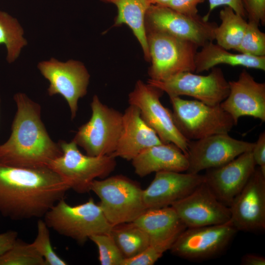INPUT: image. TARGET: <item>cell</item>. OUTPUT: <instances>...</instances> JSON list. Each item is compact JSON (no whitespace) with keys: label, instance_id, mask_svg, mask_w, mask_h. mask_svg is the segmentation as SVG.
<instances>
[{"label":"cell","instance_id":"6da1fadb","mask_svg":"<svg viewBox=\"0 0 265 265\" xmlns=\"http://www.w3.org/2000/svg\"><path fill=\"white\" fill-rule=\"evenodd\" d=\"M70 189L48 166L26 168L0 163V214L13 220L44 217Z\"/></svg>","mask_w":265,"mask_h":265},{"label":"cell","instance_id":"7a4b0ae2","mask_svg":"<svg viewBox=\"0 0 265 265\" xmlns=\"http://www.w3.org/2000/svg\"><path fill=\"white\" fill-rule=\"evenodd\" d=\"M17 111L8 140L0 145V163L11 166H48L62 154L49 136L41 118V106L23 93L13 97Z\"/></svg>","mask_w":265,"mask_h":265},{"label":"cell","instance_id":"3957f363","mask_svg":"<svg viewBox=\"0 0 265 265\" xmlns=\"http://www.w3.org/2000/svg\"><path fill=\"white\" fill-rule=\"evenodd\" d=\"M44 218L49 228L80 244L92 236L109 234L113 227L99 204L92 198L76 206L70 205L63 198L46 212Z\"/></svg>","mask_w":265,"mask_h":265},{"label":"cell","instance_id":"277c9868","mask_svg":"<svg viewBox=\"0 0 265 265\" xmlns=\"http://www.w3.org/2000/svg\"><path fill=\"white\" fill-rule=\"evenodd\" d=\"M90 189L99 198V204L113 226L133 222L147 210L143 200V189L124 176L94 180Z\"/></svg>","mask_w":265,"mask_h":265},{"label":"cell","instance_id":"5b68a950","mask_svg":"<svg viewBox=\"0 0 265 265\" xmlns=\"http://www.w3.org/2000/svg\"><path fill=\"white\" fill-rule=\"evenodd\" d=\"M174 121L188 141L219 133H228L235 124L219 105L210 106L198 100L170 97Z\"/></svg>","mask_w":265,"mask_h":265},{"label":"cell","instance_id":"8992f818","mask_svg":"<svg viewBox=\"0 0 265 265\" xmlns=\"http://www.w3.org/2000/svg\"><path fill=\"white\" fill-rule=\"evenodd\" d=\"M58 143L62 154L52 161L49 167L77 193L89 192L94 180L105 178L116 167V158L111 155L93 157L83 155L73 140L70 142L60 140Z\"/></svg>","mask_w":265,"mask_h":265},{"label":"cell","instance_id":"52a82bcc","mask_svg":"<svg viewBox=\"0 0 265 265\" xmlns=\"http://www.w3.org/2000/svg\"><path fill=\"white\" fill-rule=\"evenodd\" d=\"M90 106V120L79 128L72 140L87 155H111L121 132L123 113L104 104L96 95L93 97Z\"/></svg>","mask_w":265,"mask_h":265},{"label":"cell","instance_id":"ba28073f","mask_svg":"<svg viewBox=\"0 0 265 265\" xmlns=\"http://www.w3.org/2000/svg\"><path fill=\"white\" fill-rule=\"evenodd\" d=\"M151 65L150 79L163 80L184 72H195V56L199 47L194 43L166 33L147 32Z\"/></svg>","mask_w":265,"mask_h":265},{"label":"cell","instance_id":"9c48e42d","mask_svg":"<svg viewBox=\"0 0 265 265\" xmlns=\"http://www.w3.org/2000/svg\"><path fill=\"white\" fill-rule=\"evenodd\" d=\"M198 14L188 16L171 8L152 4L145 18L146 32H159L190 41L199 47L214 40V29L217 26Z\"/></svg>","mask_w":265,"mask_h":265},{"label":"cell","instance_id":"30bf717a","mask_svg":"<svg viewBox=\"0 0 265 265\" xmlns=\"http://www.w3.org/2000/svg\"><path fill=\"white\" fill-rule=\"evenodd\" d=\"M163 93L160 89L139 80L129 94L128 102L138 108L143 121L163 143H173L186 154L189 141L177 128L172 112L161 103Z\"/></svg>","mask_w":265,"mask_h":265},{"label":"cell","instance_id":"8fae6325","mask_svg":"<svg viewBox=\"0 0 265 265\" xmlns=\"http://www.w3.org/2000/svg\"><path fill=\"white\" fill-rule=\"evenodd\" d=\"M184 72L163 80L149 79L148 84L156 87L170 97L186 95L210 106L219 105L228 96L229 81L219 68L213 67L207 75Z\"/></svg>","mask_w":265,"mask_h":265},{"label":"cell","instance_id":"7c38bea8","mask_svg":"<svg viewBox=\"0 0 265 265\" xmlns=\"http://www.w3.org/2000/svg\"><path fill=\"white\" fill-rule=\"evenodd\" d=\"M237 232L230 221L186 228L179 235L170 250L173 255L188 261L208 260L222 253Z\"/></svg>","mask_w":265,"mask_h":265},{"label":"cell","instance_id":"4fadbf2b","mask_svg":"<svg viewBox=\"0 0 265 265\" xmlns=\"http://www.w3.org/2000/svg\"><path fill=\"white\" fill-rule=\"evenodd\" d=\"M37 67L50 83L48 93L50 96L61 95L66 101L74 119L78 109V101L87 93L90 75L80 61L69 60L61 62L51 58L40 62Z\"/></svg>","mask_w":265,"mask_h":265},{"label":"cell","instance_id":"5bb4252c","mask_svg":"<svg viewBox=\"0 0 265 265\" xmlns=\"http://www.w3.org/2000/svg\"><path fill=\"white\" fill-rule=\"evenodd\" d=\"M254 143L235 139L228 133H219L188 141L186 156L187 173L200 171L221 166L241 154L252 150Z\"/></svg>","mask_w":265,"mask_h":265},{"label":"cell","instance_id":"9a60e30c","mask_svg":"<svg viewBox=\"0 0 265 265\" xmlns=\"http://www.w3.org/2000/svg\"><path fill=\"white\" fill-rule=\"evenodd\" d=\"M230 222L238 231L256 232L265 229V174L260 167L229 207Z\"/></svg>","mask_w":265,"mask_h":265},{"label":"cell","instance_id":"2e32d148","mask_svg":"<svg viewBox=\"0 0 265 265\" xmlns=\"http://www.w3.org/2000/svg\"><path fill=\"white\" fill-rule=\"evenodd\" d=\"M171 206L186 228L222 224L231 219L229 207L217 198L204 182Z\"/></svg>","mask_w":265,"mask_h":265},{"label":"cell","instance_id":"e0dca14e","mask_svg":"<svg viewBox=\"0 0 265 265\" xmlns=\"http://www.w3.org/2000/svg\"><path fill=\"white\" fill-rule=\"evenodd\" d=\"M252 151L218 167L206 170L204 182L217 198L229 207L256 169Z\"/></svg>","mask_w":265,"mask_h":265},{"label":"cell","instance_id":"ac0fdd59","mask_svg":"<svg viewBox=\"0 0 265 265\" xmlns=\"http://www.w3.org/2000/svg\"><path fill=\"white\" fill-rule=\"evenodd\" d=\"M230 91L220 104L237 125L239 118L248 116L265 121V83L259 82L245 70L237 80L229 81Z\"/></svg>","mask_w":265,"mask_h":265},{"label":"cell","instance_id":"d6986e66","mask_svg":"<svg viewBox=\"0 0 265 265\" xmlns=\"http://www.w3.org/2000/svg\"><path fill=\"white\" fill-rule=\"evenodd\" d=\"M204 182L203 175L174 171H161L145 189L143 200L147 209L171 206Z\"/></svg>","mask_w":265,"mask_h":265},{"label":"cell","instance_id":"ffe728a7","mask_svg":"<svg viewBox=\"0 0 265 265\" xmlns=\"http://www.w3.org/2000/svg\"><path fill=\"white\" fill-rule=\"evenodd\" d=\"M162 143L155 131L143 121L138 108L130 105L123 113L121 132L111 156L132 160L143 151Z\"/></svg>","mask_w":265,"mask_h":265},{"label":"cell","instance_id":"44dd1931","mask_svg":"<svg viewBox=\"0 0 265 265\" xmlns=\"http://www.w3.org/2000/svg\"><path fill=\"white\" fill-rule=\"evenodd\" d=\"M133 222L148 235L150 245L166 250L186 228L171 206L147 209Z\"/></svg>","mask_w":265,"mask_h":265},{"label":"cell","instance_id":"7402d4cb","mask_svg":"<svg viewBox=\"0 0 265 265\" xmlns=\"http://www.w3.org/2000/svg\"><path fill=\"white\" fill-rule=\"evenodd\" d=\"M132 162L135 174L140 177L161 171L186 172L188 166L186 155L172 143L152 146L139 153Z\"/></svg>","mask_w":265,"mask_h":265},{"label":"cell","instance_id":"603a6c76","mask_svg":"<svg viewBox=\"0 0 265 265\" xmlns=\"http://www.w3.org/2000/svg\"><path fill=\"white\" fill-rule=\"evenodd\" d=\"M201 48L195 56V72L196 73L208 71L221 64L265 71V56L233 53L212 41L207 43Z\"/></svg>","mask_w":265,"mask_h":265},{"label":"cell","instance_id":"cb8c5ba5","mask_svg":"<svg viewBox=\"0 0 265 265\" xmlns=\"http://www.w3.org/2000/svg\"><path fill=\"white\" fill-rule=\"evenodd\" d=\"M114 4L118 12L114 26L127 25L132 30L142 49L145 59L150 61L145 26L146 12L151 4V0H101Z\"/></svg>","mask_w":265,"mask_h":265},{"label":"cell","instance_id":"d4e9b609","mask_svg":"<svg viewBox=\"0 0 265 265\" xmlns=\"http://www.w3.org/2000/svg\"><path fill=\"white\" fill-rule=\"evenodd\" d=\"M219 18L221 23L214 29V40L227 50H236L243 37L247 22L228 6L220 10Z\"/></svg>","mask_w":265,"mask_h":265},{"label":"cell","instance_id":"484cf974","mask_svg":"<svg viewBox=\"0 0 265 265\" xmlns=\"http://www.w3.org/2000/svg\"><path fill=\"white\" fill-rule=\"evenodd\" d=\"M110 235L125 259L136 256L150 245L148 235L133 222L113 226Z\"/></svg>","mask_w":265,"mask_h":265},{"label":"cell","instance_id":"4316f807","mask_svg":"<svg viewBox=\"0 0 265 265\" xmlns=\"http://www.w3.org/2000/svg\"><path fill=\"white\" fill-rule=\"evenodd\" d=\"M7 50L6 60L11 63L19 57L22 49L27 45L23 29L15 18L0 10V44Z\"/></svg>","mask_w":265,"mask_h":265},{"label":"cell","instance_id":"83f0119b","mask_svg":"<svg viewBox=\"0 0 265 265\" xmlns=\"http://www.w3.org/2000/svg\"><path fill=\"white\" fill-rule=\"evenodd\" d=\"M0 265H46V263L31 243L17 238L12 246L0 255Z\"/></svg>","mask_w":265,"mask_h":265},{"label":"cell","instance_id":"f1b7e54d","mask_svg":"<svg viewBox=\"0 0 265 265\" xmlns=\"http://www.w3.org/2000/svg\"><path fill=\"white\" fill-rule=\"evenodd\" d=\"M259 26L254 22H247L243 37L236 51L249 55L265 56V33L260 30Z\"/></svg>","mask_w":265,"mask_h":265},{"label":"cell","instance_id":"f546056e","mask_svg":"<svg viewBox=\"0 0 265 265\" xmlns=\"http://www.w3.org/2000/svg\"><path fill=\"white\" fill-rule=\"evenodd\" d=\"M49 228L44 220L39 219L37 223V235L32 245L44 258L46 265H66L52 245Z\"/></svg>","mask_w":265,"mask_h":265},{"label":"cell","instance_id":"4dcf8cb0","mask_svg":"<svg viewBox=\"0 0 265 265\" xmlns=\"http://www.w3.org/2000/svg\"><path fill=\"white\" fill-rule=\"evenodd\" d=\"M89 239L98 247L102 265H122L125 258L110 234L94 235Z\"/></svg>","mask_w":265,"mask_h":265},{"label":"cell","instance_id":"1f68e13d","mask_svg":"<svg viewBox=\"0 0 265 265\" xmlns=\"http://www.w3.org/2000/svg\"><path fill=\"white\" fill-rule=\"evenodd\" d=\"M166 251L161 247L149 245L136 256L124 259L122 265H153Z\"/></svg>","mask_w":265,"mask_h":265},{"label":"cell","instance_id":"d6a6232c","mask_svg":"<svg viewBox=\"0 0 265 265\" xmlns=\"http://www.w3.org/2000/svg\"><path fill=\"white\" fill-rule=\"evenodd\" d=\"M242 3L248 21L265 25V0H242Z\"/></svg>","mask_w":265,"mask_h":265},{"label":"cell","instance_id":"836d02e7","mask_svg":"<svg viewBox=\"0 0 265 265\" xmlns=\"http://www.w3.org/2000/svg\"><path fill=\"white\" fill-rule=\"evenodd\" d=\"M206 0H172L167 5L172 9L188 16H196L197 5Z\"/></svg>","mask_w":265,"mask_h":265},{"label":"cell","instance_id":"e575fe53","mask_svg":"<svg viewBox=\"0 0 265 265\" xmlns=\"http://www.w3.org/2000/svg\"><path fill=\"white\" fill-rule=\"evenodd\" d=\"M209 2V10L208 13L204 16L209 20L211 12L213 9L220 6H228L232 8L237 14L244 17L246 16L245 12L243 8L242 0H208Z\"/></svg>","mask_w":265,"mask_h":265},{"label":"cell","instance_id":"d590c367","mask_svg":"<svg viewBox=\"0 0 265 265\" xmlns=\"http://www.w3.org/2000/svg\"><path fill=\"white\" fill-rule=\"evenodd\" d=\"M253 159L262 171L265 174V132H262L254 143L252 150Z\"/></svg>","mask_w":265,"mask_h":265},{"label":"cell","instance_id":"8d00e7d4","mask_svg":"<svg viewBox=\"0 0 265 265\" xmlns=\"http://www.w3.org/2000/svg\"><path fill=\"white\" fill-rule=\"evenodd\" d=\"M18 232L9 230L0 234V255L8 250L18 238Z\"/></svg>","mask_w":265,"mask_h":265},{"label":"cell","instance_id":"74e56055","mask_svg":"<svg viewBox=\"0 0 265 265\" xmlns=\"http://www.w3.org/2000/svg\"><path fill=\"white\" fill-rule=\"evenodd\" d=\"M242 265H265V258L259 255L248 253L243 255L241 259Z\"/></svg>","mask_w":265,"mask_h":265},{"label":"cell","instance_id":"f35d334b","mask_svg":"<svg viewBox=\"0 0 265 265\" xmlns=\"http://www.w3.org/2000/svg\"><path fill=\"white\" fill-rule=\"evenodd\" d=\"M172 0H151V4L167 6Z\"/></svg>","mask_w":265,"mask_h":265},{"label":"cell","instance_id":"ab89813d","mask_svg":"<svg viewBox=\"0 0 265 265\" xmlns=\"http://www.w3.org/2000/svg\"><path fill=\"white\" fill-rule=\"evenodd\" d=\"M0 101H1V100H0Z\"/></svg>","mask_w":265,"mask_h":265}]
</instances>
